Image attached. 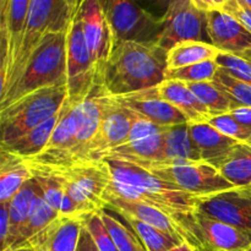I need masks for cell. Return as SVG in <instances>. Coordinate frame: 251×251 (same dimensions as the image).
I'll use <instances>...</instances> for the list:
<instances>
[{"instance_id": "17", "label": "cell", "mask_w": 251, "mask_h": 251, "mask_svg": "<svg viewBox=\"0 0 251 251\" xmlns=\"http://www.w3.org/2000/svg\"><path fill=\"white\" fill-rule=\"evenodd\" d=\"M108 93L103 86H95L90 95L78 103V123L76 130L75 145L71 152L74 164L90 161L91 149L100 130L103 115L104 98Z\"/></svg>"}, {"instance_id": "5", "label": "cell", "mask_w": 251, "mask_h": 251, "mask_svg": "<svg viewBox=\"0 0 251 251\" xmlns=\"http://www.w3.org/2000/svg\"><path fill=\"white\" fill-rule=\"evenodd\" d=\"M68 86L37 90L0 109L1 144L6 146L60 112L68 98Z\"/></svg>"}, {"instance_id": "25", "label": "cell", "mask_w": 251, "mask_h": 251, "mask_svg": "<svg viewBox=\"0 0 251 251\" xmlns=\"http://www.w3.org/2000/svg\"><path fill=\"white\" fill-rule=\"evenodd\" d=\"M201 154L190 134V123L168 126L166 130V166L201 162ZM162 168V167H161Z\"/></svg>"}, {"instance_id": "19", "label": "cell", "mask_w": 251, "mask_h": 251, "mask_svg": "<svg viewBox=\"0 0 251 251\" xmlns=\"http://www.w3.org/2000/svg\"><path fill=\"white\" fill-rule=\"evenodd\" d=\"M206 32L210 43L223 53L239 54L251 48V33L223 10L206 12Z\"/></svg>"}, {"instance_id": "2", "label": "cell", "mask_w": 251, "mask_h": 251, "mask_svg": "<svg viewBox=\"0 0 251 251\" xmlns=\"http://www.w3.org/2000/svg\"><path fill=\"white\" fill-rule=\"evenodd\" d=\"M167 50L157 42H124L114 47L102 86L109 96L131 95L166 80Z\"/></svg>"}, {"instance_id": "28", "label": "cell", "mask_w": 251, "mask_h": 251, "mask_svg": "<svg viewBox=\"0 0 251 251\" xmlns=\"http://www.w3.org/2000/svg\"><path fill=\"white\" fill-rule=\"evenodd\" d=\"M58 119L59 113L51 117L50 119L42 123L38 126L29 130L28 132L19 137L16 141L6 145V146H1V150L11 152V153L16 154V156L21 157L24 159H31L33 157L38 156L41 152L44 151V149L48 145L51 134L54 131V127L58 123Z\"/></svg>"}, {"instance_id": "24", "label": "cell", "mask_w": 251, "mask_h": 251, "mask_svg": "<svg viewBox=\"0 0 251 251\" xmlns=\"http://www.w3.org/2000/svg\"><path fill=\"white\" fill-rule=\"evenodd\" d=\"M33 178L26 159L1 150L0 152V202H6Z\"/></svg>"}, {"instance_id": "41", "label": "cell", "mask_w": 251, "mask_h": 251, "mask_svg": "<svg viewBox=\"0 0 251 251\" xmlns=\"http://www.w3.org/2000/svg\"><path fill=\"white\" fill-rule=\"evenodd\" d=\"M10 212L9 202H0V244L2 247L6 243L10 233Z\"/></svg>"}, {"instance_id": "15", "label": "cell", "mask_w": 251, "mask_h": 251, "mask_svg": "<svg viewBox=\"0 0 251 251\" xmlns=\"http://www.w3.org/2000/svg\"><path fill=\"white\" fill-rule=\"evenodd\" d=\"M198 211L251 237V188H234L199 198Z\"/></svg>"}, {"instance_id": "7", "label": "cell", "mask_w": 251, "mask_h": 251, "mask_svg": "<svg viewBox=\"0 0 251 251\" xmlns=\"http://www.w3.org/2000/svg\"><path fill=\"white\" fill-rule=\"evenodd\" d=\"M112 29L114 47L124 42H157L161 19L136 0H100Z\"/></svg>"}, {"instance_id": "37", "label": "cell", "mask_w": 251, "mask_h": 251, "mask_svg": "<svg viewBox=\"0 0 251 251\" xmlns=\"http://www.w3.org/2000/svg\"><path fill=\"white\" fill-rule=\"evenodd\" d=\"M216 63L221 69L230 75L251 85V61L237 54L221 53L216 59Z\"/></svg>"}, {"instance_id": "35", "label": "cell", "mask_w": 251, "mask_h": 251, "mask_svg": "<svg viewBox=\"0 0 251 251\" xmlns=\"http://www.w3.org/2000/svg\"><path fill=\"white\" fill-rule=\"evenodd\" d=\"M220 66L216 60L202 61L184 68L167 70L166 78L184 81V82H205L213 81Z\"/></svg>"}, {"instance_id": "42", "label": "cell", "mask_w": 251, "mask_h": 251, "mask_svg": "<svg viewBox=\"0 0 251 251\" xmlns=\"http://www.w3.org/2000/svg\"><path fill=\"white\" fill-rule=\"evenodd\" d=\"M76 251H100L97 245H96V243L93 242L92 235L90 234V232H88V229L86 228L85 225H83L82 230H81L80 239H78L77 249H76Z\"/></svg>"}, {"instance_id": "45", "label": "cell", "mask_w": 251, "mask_h": 251, "mask_svg": "<svg viewBox=\"0 0 251 251\" xmlns=\"http://www.w3.org/2000/svg\"><path fill=\"white\" fill-rule=\"evenodd\" d=\"M169 251H195L194 247L191 244H189L188 242H183L181 244L176 245V248L171 249Z\"/></svg>"}, {"instance_id": "13", "label": "cell", "mask_w": 251, "mask_h": 251, "mask_svg": "<svg viewBox=\"0 0 251 251\" xmlns=\"http://www.w3.org/2000/svg\"><path fill=\"white\" fill-rule=\"evenodd\" d=\"M29 4L31 0H0V88L16 61Z\"/></svg>"}, {"instance_id": "3", "label": "cell", "mask_w": 251, "mask_h": 251, "mask_svg": "<svg viewBox=\"0 0 251 251\" xmlns=\"http://www.w3.org/2000/svg\"><path fill=\"white\" fill-rule=\"evenodd\" d=\"M66 28L51 32L42 39L19 80L0 98V109L41 88L68 86Z\"/></svg>"}, {"instance_id": "52", "label": "cell", "mask_w": 251, "mask_h": 251, "mask_svg": "<svg viewBox=\"0 0 251 251\" xmlns=\"http://www.w3.org/2000/svg\"><path fill=\"white\" fill-rule=\"evenodd\" d=\"M248 251H251V248H250V249H249V250H248Z\"/></svg>"}, {"instance_id": "27", "label": "cell", "mask_w": 251, "mask_h": 251, "mask_svg": "<svg viewBox=\"0 0 251 251\" xmlns=\"http://www.w3.org/2000/svg\"><path fill=\"white\" fill-rule=\"evenodd\" d=\"M222 51L206 41L180 42L167 51V70L216 60Z\"/></svg>"}, {"instance_id": "6", "label": "cell", "mask_w": 251, "mask_h": 251, "mask_svg": "<svg viewBox=\"0 0 251 251\" xmlns=\"http://www.w3.org/2000/svg\"><path fill=\"white\" fill-rule=\"evenodd\" d=\"M71 12L68 0H31L19 54L6 83L0 88V98L19 80L42 39L51 32L63 31L68 27Z\"/></svg>"}, {"instance_id": "10", "label": "cell", "mask_w": 251, "mask_h": 251, "mask_svg": "<svg viewBox=\"0 0 251 251\" xmlns=\"http://www.w3.org/2000/svg\"><path fill=\"white\" fill-rule=\"evenodd\" d=\"M162 28L157 44L167 51L180 42L203 41L206 32V12L191 0H176L161 19Z\"/></svg>"}, {"instance_id": "29", "label": "cell", "mask_w": 251, "mask_h": 251, "mask_svg": "<svg viewBox=\"0 0 251 251\" xmlns=\"http://www.w3.org/2000/svg\"><path fill=\"white\" fill-rule=\"evenodd\" d=\"M190 134L200 152L201 158L206 162L222 156L238 144L237 140L221 134L207 122L190 124Z\"/></svg>"}, {"instance_id": "4", "label": "cell", "mask_w": 251, "mask_h": 251, "mask_svg": "<svg viewBox=\"0 0 251 251\" xmlns=\"http://www.w3.org/2000/svg\"><path fill=\"white\" fill-rule=\"evenodd\" d=\"M46 169L59 174L65 185L59 215L74 216L86 220L88 216L104 210L105 191L112 181L109 166L104 159L83 162L65 168Z\"/></svg>"}, {"instance_id": "40", "label": "cell", "mask_w": 251, "mask_h": 251, "mask_svg": "<svg viewBox=\"0 0 251 251\" xmlns=\"http://www.w3.org/2000/svg\"><path fill=\"white\" fill-rule=\"evenodd\" d=\"M141 6H144L145 9L149 10L151 14H153L154 16L162 19L163 15L166 14V11L168 10V7L173 4L176 0H136Z\"/></svg>"}, {"instance_id": "47", "label": "cell", "mask_w": 251, "mask_h": 251, "mask_svg": "<svg viewBox=\"0 0 251 251\" xmlns=\"http://www.w3.org/2000/svg\"><path fill=\"white\" fill-rule=\"evenodd\" d=\"M2 251H34V250L29 247H20V248H7V249Z\"/></svg>"}, {"instance_id": "49", "label": "cell", "mask_w": 251, "mask_h": 251, "mask_svg": "<svg viewBox=\"0 0 251 251\" xmlns=\"http://www.w3.org/2000/svg\"><path fill=\"white\" fill-rule=\"evenodd\" d=\"M68 2H69V5H70L71 10H75V9H77V7H78L81 0H68Z\"/></svg>"}, {"instance_id": "21", "label": "cell", "mask_w": 251, "mask_h": 251, "mask_svg": "<svg viewBox=\"0 0 251 251\" xmlns=\"http://www.w3.org/2000/svg\"><path fill=\"white\" fill-rule=\"evenodd\" d=\"M85 218L59 215L22 247L34 251H76Z\"/></svg>"}, {"instance_id": "1", "label": "cell", "mask_w": 251, "mask_h": 251, "mask_svg": "<svg viewBox=\"0 0 251 251\" xmlns=\"http://www.w3.org/2000/svg\"><path fill=\"white\" fill-rule=\"evenodd\" d=\"M104 161L109 166L112 174V181L105 193L153 206L173 217L189 230L191 220L198 211L199 198L134 163L119 159Z\"/></svg>"}, {"instance_id": "8", "label": "cell", "mask_w": 251, "mask_h": 251, "mask_svg": "<svg viewBox=\"0 0 251 251\" xmlns=\"http://www.w3.org/2000/svg\"><path fill=\"white\" fill-rule=\"evenodd\" d=\"M66 64H68L69 100L80 102L95 87V68L83 33L78 7L73 10L66 28Z\"/></svg>"}, {"instance_id": "34", "label": "cell", "mask_w": 251, "mask_h": 251, "mask_svg": "<svg viewBox=\"0 0 251 251\" xmlns=\"http://www.w3.org/2000/svg\"><path fill=\"white\" fill-rule=\"evenodd\" d=\"M216 85L232 98L239 107H251V85L238 80L223 69H218L215 76Z\"/></svg>"}, {"instance_id": "11", "label": "cell", "mask_w": 251, "mask_h": 251, "mask_svg": "<svg viewBox=\"0 0 251 251\" xmlns=\"http://www.w3.org/2000/svg\"><path fill=\"white\" fill-rule=\"evenodd\" d=\"M78 15L83 33L92 56L96 86H102L105 64L114 49L112 29L107 21L100 0H81Z\"/></svg>"}, {"instance_id": "32", "label": "cell", "mask_w": 251, "mask_h": 251, "mask_svg": "<svg viewBox=\"0 0 251 251\" xmlns=\"http://www.w3.org/2000/svg\"><path fill=\"white\" fill-rule=\"evenodd\" d=\"M123 218L126 221L129 227L136 233L147 251H169L183 243L181 240L176 239L172 235L167 234L166 232L153 227V226H150L131 217Z\"/></svg>"}, {"instance_id": "22", "label": "cell", "mask_w": 251, "mask_h": 251, "mask_svg": "<svg viewBox=\"0 0 251 251\" xmlns=\"http://www.w3.org/2000/svg\"><path fill=\"white\" fill-rule=\"evenodd\" d=\"M154 91L162 100L176 107L190 124L206 123L212 117L184 81L166 78L159 85L154 86Z\"/></svg>"}, {"instance_id": "53", "label": "cell", "mask_w": 251, "mask_h": 251, "mask_svg": "<svg viewBox=\"0 0 251 251\" xmlns=\"http://www.w3.org/2000/svg\"><path fill=\"white\" fill-rule=\"evenodd\" d=\"M250 188H251V186H250Z\"/></svg>"}, {"instance_id": "30", "label": "cell", "mask_w": 251, "mask_h": 251, "mask_svg": "<svg viewBox=\"0 0 251 251\" xmlns=\"http://www.w3.org/2000/svg\"><path fill=\"white\" fill-rule=\"evenodd\" d=\"M58 216L59 213L55 212L44 201L42 195L38 196L36 202H34L33 207H32L31 212H29L28 217H27V220L25 221V223L20 228L11 248H20L24 244H26L32 237L38 234L49 223L53 222Z\"/></svg>"}, {"instance_id": "16", "label": "cell", "mask_w": 251, "mask_h": 251, "mask_svg": "<svg viewBox=\"0 0 251 251\" xmlns=\"http://www.w3.org/2000/svg\"><path fill=\"white\" fill-rule=\"evenodd\" d=\"M135 113L123 107L112 96L107 95L103 105L100 130L90 153V161H103L112 150L122 146L127 140L134 122Z\"/></svg>"}, {"instance_id": "20", "label": "cell", "mask_w": 251, "mask_h": 251, "mask_svg": "<svg viewBox=\"0 0 251 251\" xmlns=\"http://www.w3.org/2000/svg\"><path fill=\"white\" fill-rule=\"evenodd\" d=\"M112 97L123 107L132 110L140 117L161 126H173V125L189 123L176 107L157 95L154 87L131 95L119 96V97L112 96Z\"/></svg>"}, {"instance_id": "50", "label": "cell", "mask_w": 251, "mask_h": 251, "mask_svg": "<svg viewBox=\"0 0 251 251\" xmlns=\"http://www.w3.org/2000/svg\"><path fill=\"white\" fill-rule=\"evenodd\" d=\"M240 1L244 2V4L247 5V6H249L250 9H251V0H240Z\"/></svg>"}, {"instance_id": "36", "label": "cell", "mask_w": 251, "mask_h": 251, "mask_svg": "<svg viewBox=\"0 0 251 251\" xmlns=\"http://www.w3.org/2000/svg\"><path fill=\"white\" fill-rule=\"evenodd\" d=\"M207 123L212 125L216 130H218L221 134L226 135V136L230 137V139L237 140L238 142H247L251 136L250 127H247L240 124L229 113L211 117L207 120Z\"/></svg>"}, {"instance_id": "33", "label": "cell", "mask_w": 251, "mask_h": 251, "mask_svg": "<svg viewBox=\"0 0 251 251\" xmlns=\"http://www.w3.org/2000/svg\"><path fill=\"white\" fill-rule=\"evenodd\" d=\"M100 217L112 235L114 244L119 251H147L139 239L136 233L130 227H126L117 217L110 215L107 208L100 211Z\"/></svg>"}, {"instance_id": "44", "label": "cell", "mask_w": 251, "mask_h": 251, "mask_svg": "<svg viewBox=\"0 0 251 251\" xmlns=\"http://www.w3.org/2000/svg\"><path fill=\"white\" fill-rule=\"evenodd\" d=\"M227 1L228 0H206L208 6V11H212V10H222Z\"/></svg>"}, {"instance_id": "23", "label": "cell", "mask_w": 251, "mask_h": 251, "mask_svg": "<svg viewBox=\"0 0 251 251\" xmlns=\"http://www.w3.org/2000/svg\"><path fill=\"white\" fill-rule=\"evenodd\" d=\"M234 188L251 186V146L238 142L222 156L208 161Z\"/></svg>"}, {"instance_id": "18", "label": "cell", "mask_w": 251, "mask_h": 251, "mask_svg": "<svg viewBox=\"0 0 251 251\" xmlns=\"http://www.w3.org/2000/svg\"><path fill=\"white\" fill-rule=\"evenodd\" d=\"M104 203L107 210L114 211L122 217L135 218L163 230L176 239L188 242L191 245L194 244L193 235L183 225L153 206H150L141 201L127 200L110 193H105Z\"/></svg>"}, {"instance_id": "14", "label": "cell", "mask_w": 251, "mask_h": 251, "mask_svg": "<svg viewBox=\"0 0 251 251\" xmlns=\"http://www.w3.org/2000/svg\"><path fill=\"white\" fill-rule=\"evenodd\" d=\"M196 251H248L251 237L243 230L196 211L190 223Z\"/></svg>"}, {"instance_id": "39", "label": "cell", "mask_w": 251, "mask_h": 251, "mask_svg": "<svg viewBox=\"0 0 251 251\" xmlns=\"http://www.w3.org/2000/svg\"><path fill=\"white\" fill-rule=\"evenodd\" d=\"M222 10L235 17L251 33V9L249 6L240 0H228Z\"/></svg>"}, {"instance_id": "9", "label": "cell", "mask_w": 251, "mask_h": 251, "mask_svg": "<svg viewBox=\"0 0 251 251\" xmlns=\"http://www.w3.org/2000/svg\"><path fill=\"white\" fill-rule=\"evenodd\" d=\"M149 172L196 198H205L234 189L217 168L206 161L185 162Z\"/></svg>"}, {"instance_id": "46", "label": "cell", "mask_w": 251, "mask_h": 251, "mask_svg": "<svg viewBox=\"0 0 251 251\" xmlns=\"http://www.w3.org/2000/svg\"><path fill=\"white\" fill-rule=\"evenodd\" d=\"M191 1H193V4L195 5L198 9H200L201 11L208 12V6H207V2H206V0H191Z\"/></svg>"}, {"instance_id": "54", "label": "cell", "mask_w": 251, "mask_h": 251, "mask_svg": "<svg viewBox=\"0 0 251 251\" xmlns=\"http://www.w3.org/2000/svg\"><path fill=\"white\" fill-rule=\"evenodd\" d=\"M195 251H196V250H195Z\"/></svg>"}, {"instance_id": "48", "label": "cell", "mask_w": 251, "mask_h": 251, "mask_svg": "<svg viewBox=\"0 0 251 251\" xmlns=\"http://www.w3.org/2000/svg\"><path fill=\"white\" fill-rule=\"evenodd\" d=\"M237 55L243 56V58L247 59V60L251 61V48L250 49H247V50H244V51H242V53L237 54Z\"/></svg>"}, {"instance_id": "43", "label": "cell", "mask_w": 251, "mask_h": 251, "mask_svg": "<svg viewBox=\"0 0 251 251\" xmlns=\"http://www.w3.org/2000/svg\"><path fill=\"white\" fill-rule=\"evenodd\" d=\"M229 114L240 124L251 129V107H238L229 112Z\"/></svg>"}, {"instance_id": "51", "label": "cell", "mask_w": 251, "mask_h": 251, "mask_svg": "<svg viewBox=\"0 0 251 251\" xmlns=\"http://www.w3.org/2000/svg\"><path fill=\"white\" fill-rule=\"evenodd\" d=\"M247 144H249V145H250V146H251V136H250V139H249V140H248V141H247Z\"/></svg>"}, {"instance_id": "31", "label": "cell", "mask_w": 251, "mask_h": 251, "mask_svg": "<svg viewBox=\"0 0 251 251\" xmlns=\"http://www.w3.org/2000/svg\"><path fill=\"white\" fill-rule=\"evenodd\" d=\"M191 92L198 97V100L205 105L212 117L226 114L232 112L239 105L228 97L215 81H205V82H186Z\"/></svg>"}, {"instance_id": "12", "label": "cell", "mask_w": 251, "mask_h": 251, "mask_svg": "<svg viewBox=\"0 0 251 251\" xmlns=\"http://www.w3.org/2000/svg\"><path fill=\"white\" fill-rule=\"evenodd\" d=\"M81 102V100H80ZM66 98L59 112V119L43 152L31 159L29 163L46 168H65L73 166L71 152L75 145L78 123V103Z\"/></svg>"}, {"instance_id": "38", "label": "cell", "mask_w": 251, "mask_h": 251, "mask_svg": "<svg viewBox=\"0 0 251 251\" xmlns=\"http://www.w3.org/2000/svg\"><path fill=\"white\" fill-rule=\"evenodd\" d=\"M85 226L92 235L93 242L97 245L100 251H119L117 249L112 235L108 232L100 212L88 216L85 221Z\"/></svg>"}, {"instance_id": "26", "label": "cell", "mask_w": 251, "mask_h": 251, "mask_svg": "<svg viewBox=\"0 0 251 251\" xmlns=\"http://www.w3.org/2000/svg\"><path fill=\"white\" fill-rule=\"evenodd\" d=\"M42 195L41 188H39L38 183L34 178L27 181L19 191L14 195L9 202V212H10V233L7 237L6 243L2 247V250L11 248L15 242L17 233H19L20 228L24 225L25 221L28 217L29 212H31L32 207H33L34 202H36L37 198Z\"/></svg>"}]
</instances>
